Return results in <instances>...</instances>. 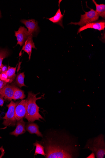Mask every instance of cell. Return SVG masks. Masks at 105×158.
Listing matches in <instances>:
<instances>
[{"mask_svg":"<svg viewBox=\"0 0 105 158\" xmlns=\"http://www.w3.org/2000/svg\"><path fill=\"white\" fill-rule=\"evenodd\" d=\"M10 54L8 50L6 49H0V74L1 73V67L3 60L8 57Z\"/></svg>","mask_w":105,"mask_h":158,"instance_id":"obj_19","label":"cell"},{"mask_svg":"<svg viewBox=\"0 0 105 158\" xmlns=\"http://www.w3.org/2000/svg\"><path fill=\"white\" fill-rule=\"evenodd\" d=\"M85 14L81 15V19L79 22H71L69 24L79 25L81 27L87 24L94 22L97 21L99 18L98 14L93 9L90 8V10L88 12L84 11Z\"/></svg>","mask_w":105,"mask_h":158,"instance_id":"obj_5","label":"cell"},{"mask_svg":"<svg viewBox=\"0 0 105 158\" xmlns=\"http://www.w3.org/2000/svg\"><path fill=\"white\" fill-rule=\"evenodd\" d=\"M39 126L34 122H29L26 126V130L31 134H35L38 136L42 137L43 135L39 131Z\"/></svg>","mask_w":105,"mask_h":158,"instance_id":"obj_14","label":"cell"},{"mask_svg":"<svg viewBox=\"0 0 105 158\" xmlns=\"http://www.w3.org/2000/svg\"><path fill=\"white\" fill-rule=\"evenodd\" d=\"M25 77L24 72L20 73L16 77V83L18 85L20 88L23 87H26L24 83Z\"/></svg>","mask_w":105,"mask_h":158,"instance_id":"obj_20","label":"cell"},{"mask_svg":"<svg viewBox=\"0 0 105 158\" xmlns=\"http://www.w3.org/2000/svg\"><path fill=\"white\" fill-rule=\"evenodd\" d=\"M7 84V82L0 79V90L5 87Z\"/></svg>","mask_w":105,"mask_h":158,"instance_id":"obj_22","label":"cell"},{"mask_svg":"<svg viewBox=\"0 0 105 158\" xmlns=\"http://www.w3.org/2000/svg\"><path fill=\"white\" fill-rule=\"evenodd\" d=\"M18 64L15 67H11L8 65V69L6 73L8 78L13 81L16 76V73Z\"/></svg>","mask_w":105,"mask_h":158,"instance_id":"obj_17","label":"cell"},{"mask_svg":"<svg viewBox=\"0 0 105 158\" xmlns=\"http://www.w3.org/2000/svg\"><path fill=\"white\" fill-rule=\"evenodd\" d=\"M2 17V13H1V10H0V19H1Z\"/></svg>","mask_w":105,"mask_h":158,"instance_id":"obj_25","label":"cell"},{"mask_svg":"<svg viewBox=\"0 0 105 158\" xmlns=\"http://www.w3.org/2000/svg\"><path fill=\"white\" fill-rule=\"evenodd\" d=\"M39 142L44 147L46 158H77L81 146L78 138L63 129L50 130Z\"/></svg>","mask_w":105,"mask_h":158,"instance_id":"obj_1","label":"cell"},{"mask_svg":"<svg viewBox=\"0 0 105 158\" xmlns=\"http://www.w3.org/2000/svg\"><path fill=\"white\" fill-rule=\"evenodd\" d=\"M83 149L92 151L97 158H103L105 155L104 135L100 134L96 137L89 139Z\"/></svg>","mask_w":105,"mask_h":158,"instance_id":"obj_3","label":"cell"},{"mask_svg":"<svg viewBox=\"0 0 105 158\" xmlns=\"http://www.w3.org/2000/svg\"><path fill=\"white\" fill-rule=\"evenodd\" d=\"M21 22L24 24L28 29L29 36L33 37L37 35L39 32L40 29L38 23L34 19H22Z\"/></svg>","mask_w":105,"mask_h":158,"instance_id":"obj_6","label":"cell"},{"mask_svg":"<svg viewBox=\"0 0 105 158\" xmlns=\"http://www.w3.org/2000/svg\"><path fill=\"white\" fill-rule=\"evenodd\" d=\"M4 100L3 97L0 95V106L2 107L3 106Z\"/></svg>","mask_w":105,"mask_h":158,"instance_id":"obj_24","label":"cell"},{"mask_svg":"<svg viewBox=\"0 0 105 158\" xmlns=\"http://www.w3.org/2000/svg\"><path fill=\"white\" fill-rule=\"evenodd\" d=\"M1 73H5L8 69V68L6 65L2 64L1 67Z\"/></svg>","mask_w":105,"mask_h":158,"instance_id":"obj_23","label":"cell"},{"mask_svg":"<svg viewBox=\"0 0 105 158\" xmlns=\"http://www.w3.org/2000/svg\"><path fill=\"white\" fill-rule=\"evenodd\" d=\"M14 85L7 84L5 87L0 90V95L5 99L11 101L14 95Z\"/></svg>","mask_w":105,"mask_h":158,"instance_id":"obj_11","label":"cell"},{"mask_svg":"<svg viewBox=\"0 0 105 158\" xmlns=\"http://www.w3.org/2000/svg\"><path fill=\"white\" fill-rule=\"evenodd\" d=\"M25 124L26 123L24 121L23 118L17 121V127L15 130L10 133V134L17 137L20 135L24 134L26 131Z\"/></svg>","mask_w":105,"mask_h":158,"instance_id":"obj_13","label":"cell"},{"mask_svg":"<svg viewBox=\"0 0 105 158\" xmlns=\"http://www.w3.org/2000/svg\"><path fill=\"white\" fill-rule=\"evenodd\" d=\"M34 146L36 147L34 155L37 154H40L46 157L44 147L38 141H37L34 143H33Z\"/></svg>","mask_w":105,"mask_h":158,"instance_id":"obj_18","label":"cell"},{"mask_svg":"<svg viewBox=\"0 0 105 158\" xmlns=\"http://www.w3.org/2000/svg\"><path fill=\"white\" fill-rule=\"evenodd\" d=\"M105 27V20H103L96 21L93 23L87 24L79 28L78 34L88 28H92L99 31L104 30Z\"/></svg>","mask_w":105,"mask_h":158,"instance_id":"obj_9","label":"cell"},{"mask_svg":"<svg viewBox=\"0 0 105 158\" xmlns=\"http://www.w3.org/2000/svg\"><path fill=\"white\" fill-rule=\"evenodd\" d=\"M40 93L35 94L32 92H28L27 104L25 118L29 122H34L36 120L41 121L40 119L44 120L39 113V107L36 103L37 100L40 99L43 96L38 98L37 96Z\"/></svg>","mask_w":105,"mask_h":158,"instance_id":"obj_2","label":"cell"},{"mask_svg":"<svg viewBox=\"0 0 105 158\" xmlns=\"http://www.w3.org/2000/svg\"><path fill=\"white\" fill-rule=\"evenodd\" d=\"M27 102V98L26 99H23L16 106L15 109V116L17 121L25 117Z\"/></svg>","mask_w":105,"mask_h":158,"instance_id":"obj_7","label":"cell"},{"mask_svg":"<svg viewBox=\"0 0 105 158\" xmlns=\"http://www.w3.org/2000/svg\"><path fill=\"white\" fill-rule=\"evenodd\" d=\"M26 97L23 91L14 85V94L12 99L16 100L18 99H23Z\"/></svg>","mask_w":105,"mask_h":158,"instance_id":"obj_16","label":"cell"},{"mask_svg":"<svg viewBox=\"0 0 105 158\" xmlns=\"http://www.w3.org/2000/svg\"><path fill=\"white\" fill-rule=\"evenodd\" d=\"M15 36L17 37L18 41L17 45L21 47L23 46L29 36L28 31L24 27L20 26L17 31H14Z\"/></svg>","mask_w":105,"mask_h":158,"instance_id":"obj_8","label":"cell"},{"mask_svg":"<svg viewBox=\"0 0 105 158\" xmlns=\"http://www.w3.org/2000/svg\"><path fill=\"white\" fill-rule=\"evenodd\" d=\"M33 37L31 36H28L23 46L22 50L19 53V56H21L22 55V51H23L28 54L29 55V60H30L32 49H37L33 41Z\"/></svg>","mask_w":105,"mask_h":158,"instance_id":"obj_10","label":"cell"},{"mask_svg":"<svg viewBox=\"0 0 105 158\" xmlns=\"http://www.w3.org/2000/svg\"><path fill=\"white\" fill-rule=\"evenodd\" d=\"M93 2L96 6V12L99 17H101L104 19H105V5L103 4H98L95 0H93Z\"/></svg>","mask_w":105,"mask_h":158,"instance_id":"obj_15","label":"cell"},{"mask_svg":"<svg viewBox=\"0 0 105 158\" xmlns=\"http://www.w3.org/2000/svg\"><path fill=\"white\" fill-rule=\"evenodd\" d=\"M0 79L7 83H10L13 81L8 78L6 73H2L0 74Z\"/></svg>","mask_w":105,"mask_h":158,"instance_id":"obj_21","label":"cell"},{"mask_svg":"<svg viewBox=\"0 0 105 158\" xmlns=\"http://www.w3.org/2000/svg\"><path fill=\"white\" fill-rule=\"evenodd\" d=\"M19 103H14L11 100L10 103L7 106L8 110L3 118L4 121L3 124L5 126L14 127L16 125L17 121L15 116V109Z\"/></svg>","mask_w":105,"mask_h":158,"instance_id":"obj_4","label":"cell"},{"mask_svg":"<svg viewBox=\"0 0 105 158\" xmlns=\"http://www.w3.org/2000/svg\"><path fill=\"white\" fill-rule=\"evenodd\" d=\"M62 1H59V8L57 11L55 15L53 17L47 19L53 23L59 25L64 28L63 24V21L64 13L63 15L60 9V4Z\"/></svg>","mask_w":105,"mask_h":158,"instance_id":"obj_12","label":"cell"}]
</instances>
